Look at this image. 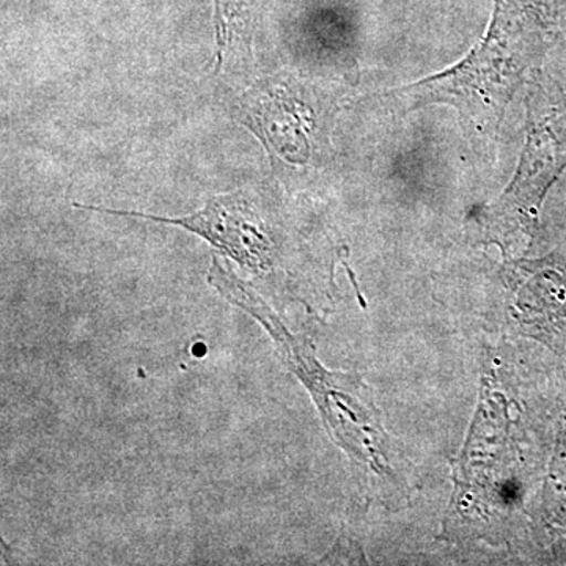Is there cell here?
I'll return each instance as SVG.
<instances>
[{"label": "cell", "mask_w": 566, "mask_h": 566, "mask_svg": "<svg viewBox=\"0 0 566 566\" xmlns=\"http://www.w3.org/2000/svg\"><path fill=\"white\" fill-rule=\"evenodd\" d=\"M556 0H495L485 40L453 69L389 93L409 109L450 104L475 132L494 133L556 35Z\"/></svg>", "instance_id": "cell-1"}, {"label": "cell", "mask_w": 566, "mask_h": 566, "mask_svg": "<svg viewBox=\"0 0 566 566\" xmlns=\"http://www.w3.org/2000/svg\"><path fill=\"white\" fill-rule=\"evenodd\" d=\"M566 169V92L538 74L527 98V136L515 177L485 212L497 234L535 229L546 193Z\"/></svg>", "instance_id": "cell-2"}]
</instances>
